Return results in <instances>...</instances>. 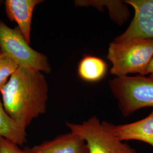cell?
<instances>
[{"mask_svg": "<svg viewBox=\"0 0 153 153\" xmlns=\"http://www.w3.org/2000/svg\"><path fill=\"white\" fill-rule=\"evenodd\" d=\"M48 86L41 71L19 66L0 88L6 113L24 131L46 112Z\"/></svg>", "mask_w": 153, "mask_h": 153, "instance_id": "cell-1", "label": "cell"}, {"mask_svg": "<svg viewBox=\"0 0 153 153\" xmlns=\"http://www.w3.org/2000/svg\"><path fill=\"white\" fill-rule=\"evenodd\" d=\"M153 57V39L133 38L114 41L108 49L111 74L126 76L137 73L146 76L148 66Z\"/></svg>", "mask_w": 153, "mask_h": 153, "instance_id": "cell-2", "label": "cell"}, {"mask_svg": "<svg viewBox=\"0 0 153 153\" xmlns=\"http://www.w3.org/2000/svg\"><path fill=\"white\" fill-rule=\"evenodd\" d=\"M109 85L124 117L139 109L153 107V79L149 76H115Z\"/></svg>", "mask_w": 153, "mask_h": 153, "instance_id": "cell-3", "label": "cell"}, {"mask_svg": "<svg viewBox=\"0 0 153 153\" xmlns=\"http://www.w3.org/2000/svg\"><path fill=\"white\" fill-rule=\"evenodd\" d=\"M71 131L85 141L89 153H138L136 149L123 142L116 136L115 124L93 116L81 124L66 122Z\"/></svg>", "mask_w": 153, "mask_h": 153, "instance_id": "cell-4", "label": "cell"}, {"mask_svg": "<svg viewBox=\"0 0 153 153\" xmlns=\"http://www.w3.org/2000/svg\"><path fill=\"white\" fill-rule=\"evenodd\" d=\"M18 28L9 27L0 21V52L7 55L18 66L34 71H51L47 57L33 49Z\"/></svg>", "mask_w": 153, "mask_h": 153, "instance_id": "cell-5", "label": "cell"}, {"mask_svg": "<svg viewBox=\"0 0 153 153\" xmlns=\"http://www.w3.org/2000/svg\"><path fill=\"white\" fill-rule=\"evenodd\" d=\"M134 16L126 31L115 39L123 41L133 38L153 39V0H126Z\"/></svg>", "mask_w": 153, "mask_h": 153, "instance_id": "cell-6", "label": "cell"}, {"mask_svg": "<svg viewBox=\"0 0 153 153\" xmlns=\"http://www.w3.org/2000/svg\"><path fill=\"white\" fill-rule=\"evenodd\" d=\"M25 149L27 153H89L85 141L71 131Z\"/></svg>", "mask_w": 153, "mask_h": 153, "instance_id": "cell-7", "label": "cell"}, {"mask_svg": "<svg viewBox=\"0 0 153 153\" xmlns=\"http://www.w3.org/2000/svg\"><path fill=\"white\" fill-rule=\"evenodd\" d=\"M43 2L42 0H6L4 2L6 16L15 22L28 44L31 42V30L35 7Z\"/></svg>", "mask_w": 153, "mask_h": 153, "instance_id": "cell-8", "label": "cell"}, {"mask_svg": "<svg viewBox=\"0 0 153 153\" xmlns=\"http://www.w3.org/2000/svg\"><path fill=\"white\" fill-rule=\"evenodd\" d=\"M114 132L121 141L136 140L153 147V109L143 119L129 124L115 125Z\"/></svg>", "mask_w": 153, "mask_h": 153, "instance_id": "cell-9", "label": "cell"}, {"mask_svg": "<svg viewBox=\"0 0 153 153\" xmlns=\"http://www.w3.org/2000/svg\"><path fill=\"white\" fill-rule=\"evenodd\" d=\"M107 72V63L100 57L94 56H85L78 66V76L86 82H99L104 78Z\"/></svg>", "mask_w": 153, "mask_h": 153, "instance_id": "cell-10", "label": "cell"}, {"mask_svg": "<svg viewBox=\"0 0 153 153\" xmlns=\"http://www.w3.org/2000/svg\"><path fill=\"white\" fill-rule=\"evenodd\" d=\"M75 4L80 7L91 6L101 11L106 6L111 19L119 25H123L130 16L129 10L124 1H76Z\"/></svg>", "mask_w": 153, "mask_h": 153, "instance_id": "cell-11", "label": "cell"}, {"mask_svg": "<svg viewBox=\"0 0 153 153\" xmlns=\"http://www.w3.org/2000/svg\"><path fill=\"white\" fill-rule=\"evenodd\" d=\"M0 136L16 143L19 146H23L27 142L26 131L18 126L6 113L1 97Z\"/></svg>", "mask_w": 153, "mask_h": 153, "instance_id": "cell-12", "label": "cell"}, {"mask_svg": "<svg viewBox=\"0 0 153 153\" xmlns=\"http://www.w3.org/2000/svg\"><path fill=\"white\" fill-rule=\"evenodd\" d=\"M18 67L7 55L0 52V88L5 85Z\"/></svg>", "mask_w": 153, "mask_h": 153, "instance_id": "cell-13", "label": "cell"}, {"mask_svg": "<svg viewBox=\"0 0 153 153\" xmlns=\"http://www.w3.org/2000/svg\"><path fill=\"white\" fill-rule=\"evenodd\" d=\"M0 153H27L16 143L0 136Z\"/></svg>", "mask_w": 153, "mask_h": 153, "instance_id": "cell-14", "label": "cell"}, {"mask_svg": "<svg viewBox=\"0 0 153 153\" xmlns=\"http://www.w3.org/2000/svg\"><path fill=\"white\" fill-rule=\"evenodd\" d=\"M146 75H149V77L153 79V57L146 71Z\"/></svg>", "mask_w": 153, "mask_h": 153, "instance_id": "cell-15", "label": "cell"}, {"mask_svg": "<svg viewBox=\"0 0 153 153\" xmlns=\"http://www.w3.org/2000/svg\"><path fill=\"white\" fill-rule=\"evenodd\" d=\"M4 2L2 1H0V6L1 5V4L3 3Z\"/></svg>", "mask_w": 153, "mask_h": 153, "instance_id": "cell-16", "label": "cell"}]
</instances>
